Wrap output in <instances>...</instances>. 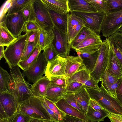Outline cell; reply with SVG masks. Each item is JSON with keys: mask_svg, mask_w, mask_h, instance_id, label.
Returning <instances> with one entry per match:
<instances>
[{"mask_svg": "<svg viewBox=\"0 0 122 122\" xmlns=\"http://www.w3.org/2000/svg\"><path fill=\"white\" fill-rule=\"evenodd\" d=\"M10 73L11 79L8 91L14 96L17 109L20 102L34 96L31 91V85L25 80L18 66L10 69Z\"/></svg>", "mask_w": 122, "mask_h": 122, "instance_id": "6da1fadb", "label": "cell"}, {"mask_svg": "<svg viewBox=\"0 0 122 122\" xmlns=\"http://www.w3.org/2000/svg\"><path fill=\"white\" fill-rule=\"evenodd\" d=\"M86 87L91 98L97 102L109 113L122 116V105L117 98L109 95L102 86L98 89Z\"/></svg>", "mask_w": 122, "mask_h": 122, "instance_id": "7a4b0ae2", "label": "cell"}, {"mask_svg": "<svg viewBox=\"0 0 122 122\" xmlns=\"http://www.w3.org/2000/svg\"><path fill=\"white\" fill-rule=\"evenodd\" d=\"M17 111L23 112L32 118L43 120L52 121L41 100L35 96L30 97L20 102Z\"/></svg>", "mask_w": 122, "mask_h": 122, "instance_id": "3957f363", "label": "cell"}, {"mask_svg": "<svg viewBox=\"0 0 122 122\" xmlns=\"http://www.w3.org/2000/svg\"><path fill=\"white\" fill-rule=\"evenodd\" d=\"M26 33L17 37L4 50V58L10 69L18 66L28 43Z\"/></svg>", "mask_w": 122, "mask_h": 122, "instance_id": "277c9868", "label": "cell"}, {"mask_svg": "<svg viewBox=\"0 0 122 122\" xmlns=\"http://www.w3.org/2000/svg\"><path fill=\"white\" fill-rule=\"evenodd\" d=\"M109 45L106 39L104 40L99 50V54L94 69L91 74L98 84L101 81L102 77L108 65Z\"/></svg>", "mask_w": 122, "mask_h": 122, "instance_id": "5b68a950", "label": "cell"}, {"mask_svg": "<svg viewBox=\"0 0 122 122\" xmlns=\"http://www.w3.org/2000/svg\"><path fill=\"white\" fill-rule=\"evenodd\" d=\"M122 26V9L108 12L105 14L102 24L101 31L106 38L116 32Z\"/></svg>", "mask_w": 122, "mask_h": 122, "instance_id": "8992f818", "label": "cell"}, {"mask_svg": "<svg viewBox=\"0 0 122 122\" xmlns=\"http://www.w3.org/2000/svg\"><path fill=\"white\" fill-rule=\"evenodd\" d=\"M48 62L43 52L40 53L35 62L22 73L29 82L34 83L45 74Z\"/></svg>", "mask_w": 122, "mask_h": 122, "instance_id": "52a82bcc", "label": "cell"}, {"mask_svg": "<svg viewBox=\"0 0 122 122\" xmlns=\"http://www.w3.org/2000/svg\"><path fill=\"white\" fill-rule=\"evenodd\" d=\"M34 4L35 21L41 29L47 31L52 29L54 26L48 9L41 0H34Z\"/></svg>", "mask_w": 122, "mask_h": 122, "instance_id": "ba28073f", "label": "cell"}, {"mask_svg": "<svg viewBox=\"0 0 122 122\" xmlns=\"http://www.w3.org/2000/svg\"><path fill=\"white\" fill-rule=\"evenodd\" d=\"M2 18L7 29L15 37L20 36L25 30L26 22L23 17L22 10L16 13L7 14Z\"/></svg>", "mask_w": 122, "mask_h": 122, "instance_id": "9c48e42d", "label": "cell"}, {"mask_svg": "<svg viewBox=\"0 0 122 122\" xmlns=\"http://www.w3.org/2000/svg\"><path fill=\"white\" fill-rule=\"evenodd\" d=\"M72 12L81 17L85 22V26L99 35L105 13L98 12L93 13Z\"/></svg>", "mask_w": 122, "mask_h": 122, "instance_id": "30bf717a", "label": "cell"}, {"mask_svg": "<svg viewBox=\"0 0 122 122\" xmlns=\"http://www.w3.org/2000/svg\"><path fill=\"white\" fill-rule=\"evenodd\" d=\"M85 26V22L80 16L72 12L68 14L66 34L69 45L71 46L73 40Z\"/></svg>", "mask_w": 122, "mask_h": 122, "instance_id": "8fae6325", "label": "cell"}, {"mask_svg": "<svg viewBox=\"0 0 122 122\" xmlns=\"http://www.w3.org/2000/svg\"><path fill=\"white\" fill-rule=\"evenodd\" d=\"M52 30L54 36L53 45L59 56L66 58L69 56L71 48L68 43L66 34L62 33L54 27Z\"/></svg>", "mask_w": 122, "mask_h": 122, "instance_id": "7c38bea8", "label": "cell"}, {"mask_svg": "<svg viewBox=\"0 0 122 122\" xmlns=\"http://www.w3.org/2000/svg\"><path fill=\"white\" fill-rule=\"evenodd\" d=\"M72 81L80 83L86 87L97 89L99 88L98 83L90 72L83 66L70 77L66 78L67 83Z\"/></svg>", "mask_w": 122, "mask_h": 122, "instance_id": "4fadbf2b", "label": "cell"}, {"mask_svg": "<svg viewBox=\"0 0 122 122\" xmlns=\"http://www.w3.org/2000/svg\"><path fill=\"white\" fill-rule=\"evenodd\" d=\"M103 43L99 35L93 31L78 45L73 48L76 51L91 52L98 50Z\"/></svg>", "mask_w": 122, "mask_h": 122, "instance_id": "5bb4252c", "label": "cell"}, {"mask_svg": "<svg viewBox=\"0 0 122 122\" xmlns=\"http://www.w3.org/2000/svg\"><path fill=\"white\" fill-rule=\"evenodd\" d=\"M66 63V58L58 56L48 62L45 75L47 77L52 76H65Z\"/></svg>", "mask_w": 122, "mask_h": 122, "instance_id": "9a60e30c", "label": "cell"}, {"mask_svg": "<svg viewBox=\"0 0 122 122\" xmlns=\"http://www.w3.org/2000/svg\"><path fill=\"white\" fill-rule=\"evenodd\" d=\"M0 106L5 112L8 118L17 111L14 97L8 91L0 93Z\"/></svg>", "mask_w": 122, "mask_h": 122, "instance_id": "2e32d148", "label": "cell"}, {"mask_svg": "<svg viewBox=\"0 0 122 122\" xmlns=\"http://www.w3.org/2000/svg\"><path fill=\"white\" fill-rule=\"evenodd\" d=\"M47 8L61 14L71 12L68 0H41Z\"/></svg>", "mask_w": 122, "mask_h": 122, "instance_id": "e0dca14e", "label": "cell"}, {"mask_svg": "<svg viewBox=\"0 0 122 122\" xmlns=\"http://www.w3.org/2000/svg\"><path fill=\"white\" fill-rule=\"evenodd\" d=\"M107 68L108 72L111 75L119 78H122V68L121 65L113 50L110 45Z\"/></svg>", "mask_w": 122, "mask_h": 122, "instance_id": "ac0fdd59", "label": "cell"}, {"mask_svg": "<svg viewBox=\"0 0 122 122\" xmlns=\"http://www.w3.org/2000/svg\"><path fill=\"white\" fill-rule=\"evenodd\" d=\"M55 104L66 115L77 117L89 122L84 114L69 104L63 98Z\"/></svg>", "mask_w": 122, "mask_h": 122, "instance_id": "d6986e66", "label": "cell"}, {"mask_svg": "<svg viewBox=\"0 0 122 122\" xmlns=\"http://www.w3.org/2000/svg\"><path fill=\"white\" fill-rule=\"evenodd\" d=\"M99 50L88 52L76 51L78 56L82 59L83 66L90 73L95 67L98 55Z\"/></svg>", "mask_w": 122, "mask_h": 122, "instance_id": "ffe728a7", "label": "cell"}, {"mask_svg": "<svg viewBox=\"0 0 122 122\" xmlns=\"http://www.w3.org/2000/svg\"><path fill=\"white\" fill-rule=\"evenodd\" d=\"M113 50L122 68V34L117 32L107 39Z\"/></svg>", "mask_w": 122, "mask_h": 122, "instance_id": "44dd1931", "label": "cell"}, {"mask_svg": "<svg viewBox=\"0 0 122 122\" xmlns=\"http://www.w3.org/2000/svg\"><path fill=\"white\" fill-rule=\"evenodd\" d=\"M65 76L66 78L70 77L83 66L81 58L78 56H68L66 58Z\"/></svg>", "mask_w": 122, "mask_h": 122, "instance_id": "7402d4cb", "label": "cell"}, {"mask_svg": "<svg viewBox=\"0 0 122 122\" xmlns=\"http://www.w3.org/2000/svg\"><path fill=\"white\" fill-rule=\"evenodd\" d=\"M71 12L84 13L98 12L86 0H68Z\"/></svg>", "mask_w": 122, "mask_h": 122, "instance_id": "603a6c76", "label": "cell"}, {"mask_svg": "<svg viewBox=\"0 0 122 122\" xmlns=\"http://www.w3.org/2000/svg\"><path fill=\"white\" fill-rule=\"evenodd\" d=\"M50 83L49 79L45 75L31 85V91L36 97H45L47 88Z\"/></svg>", "mask_w": 122, "mask_h": 122, "instance_id": "cb8c5ba5", "label": "cell"}, {"mask_svg": "<svg viewBox=\"0 0 122 122\" xmlns=\"http://www.w3.org/2000/svg\"><path fill=\"white\" fill-rule=\"evenodd\" d=\"M48 10L55 27L64 34H66L68 16V13L61 14Z\"/></svg>", "mask_w": 122, "mask_h": 122, "instance_id": "d4e9b609", "label": "cell"}, {"mask_svg": "<svg viewBox=\"0 0 122 122\" xmlns=\"http://www.w3.org/2000/svg\"><path fill=\"white\" fill-rule=\"evenodd\" d=\"M65 88L61 87L50 84L47 88L45 97L55 103L63 97Z\"/></svg>", "mask_w": 122, "mask_h": 122, "instance_id": "484cf974", "label": "cell"}, {"mask_svg": "<svg viewBox=\"0 0 122 122\" xmlns=\"http://www.w3.org/2000/svg\"><path fill=\"white\" fill-rule=\"evenodd\" d=\"M109 113L104 109L101 111H96L89 105L85 115L89 122H100L103 121Z\"/></svg>", "mask_w": 122, "mask_h": 122, "instance_id": "4316f807", "label": "cell"}, {"mask_svg": "<svg viewBox=\"0 0 122 122\" xmlns=\"http://www.w3.org/2000/svg\"><path fill=\"white\" fill-rule=\"evenodd\" d=\"M17 39L10 32L4 21L0 23V46H8Z\"/></svg>", "mask_w": 122, "mask_h": 122, "instance_id": "83f0119b", "label": "cell"}, {"mask_svg": "<svg viewBox=\"0 0 122 122\" xmlns=\"http://www.w3.org/2000/svg\"><path fill=\"white\" fill-rule=\"evenodd\" d=\"M74 94L76 101L82 107L86 113L91 98L85 86L84 85L79 90L74 93Z\"/></svg>", "mask_w": 122, "mask_h": 122, "instance_id": "f1b7e54d", "label": "cell"}, {"mask_svg": "<svg viewBox=\"0 0 122 122\" xmlns=\"http://www.w3.org/2000/svg\"><path fill=\"white\" fill-rule=\"evenodd\" d=\"M54 37L52 29L48 31L41 29L39 30L38 45L42 50L52 42Z\"/></svg>", "mask_w": 122, "mask_h": 122, "instance_id": "f546056e", "label": "cell"}, {"mask_svg": "<svg viewBox=\"0 0 122 122\" xmlns=\"http://www.w3.org/2000/svg\"><path fill=\"white\" fill-rule=\"evenodd\" d=\"M42 50L38 45L26 59L20 61L18 66L23 71L27 69L35 62Z\"/></svg>", "mask_w": 122, "mask_h": 122, "instance_id": "4dcf8cb0", "label": "cell"}, {"mask_svg": "<svg viewBox=\"0 0 122 122\" xmlns=\"http://www.w3.org/2000/svg\"><path fill=\"white\" fill-rule=\"evenodd\" d=\"M32 0H11L10 6L7 11L8 14L18 12L30 4Z\"/></svg>", "mask_w": 122, "mask_h": 122, "instance_id": "1f68e13d", "label": "cell"}, {"mask_svg": "<svg viewBox=\"0 0 122 122\" xmlns=\"http://www.w3.org/2000/svg\"><path fill=\"white\" fill-rule=\"evenodd\" d=\"M11 79L10 73L0 67V93L8 91Z\"/></svg>", "mask_w": 122, "mask_h": 122, "instance_id": "d6a6232c", "label": "cell"}, {"mask_svg": "<svg viewBox=\"0 0 122 122\" xmlns=\"http://www.w3.org/2000/svg\"><path fill=\"white\" fill-rule=\"evenodd\" d=\"M34 0L22 10V15L25 21H35V13L34 6Z\"/></svg>", "mask_w": 122, "mask_h": 122, "instance_id": "836d02e7", "label": "cell"}, {"mask_svg": "<svg viewBox=\"0 0 122 122\" xmlns=\"http://www.w3.org/2000/svg\"><path fill=\"white\" fill-rule=\"evenodd\" d=\"M92 31L85 26L72 41L71 43V48L73 49L78 45L87 38Z\"/></svg>", "mask_w": 122, "mask_h": 122, "instance_id": "e575fe53", "label": "cell"}, {"mask_svg": "<svg viewBox=\"0 0 122 122\" xmlns=\"http://www.w3.org/2000/svg\"><path fill=\"white\" fill-rule=\"evenodd\" d=\"M122 81V78H120L115 82L107 84L101 82L102 86L106 92L110 95L115 98H117L116 90Z\"/></svg>", "mask_w": 122, "mask_h": 122, "instance_id": "d590c367", "label": "cell"}, {"mask_svg": "<svg viewBox=\"0 0 122 122\" xmlns=\"http://www.w3.org/2000/svg\"><path fill=\"white\" fill-rule=\"evenodd\" d=\"M97 12L105 14L108 12V3L106 0H86Z\"/></svg>", "mask_w": 122, "mask_h": 122, "instance_id": "8d00e7d4", "label": "cell"}, {"mask_svg": "<svg viewBox=\"0 0 122 122\" xmlns=\"http://www.w3.org/2000/svg\"><path fill=\"white\" fill-rule=\"evenodd\" d=\"M63 98L69 104L85 115L86 113L85 112L82 107L76 101L74 93L69 92L65 93Z\"/></svg>", "mask_w": 122, "mask_h": 122, "instance_id": "74e56055", "label": "cell"}, {"mask_svg": "<svg viewBox=\"0 0 122 122\" xmlns=\"http://www.w3.org/2000/svg\"><path fill=\"white\" fill-rule=\"evenodd\" d=\"M48 78L51 85L64 88L66 87V78L65 76H52Z\"/></svg>", "mask_w": 122, "mask_h": 122, "instance_id": "f35d334b", "label": "cell"}, {"mask_svg": "<svg viewBox=\"0 0 122 122\" xmlns=\"http://www.w3.org/2000/svg\"><path fill=\"white\" fill-rule=\"evenodd\" d=\"M31 118L23 112L17 111L8 119V122H27Z\"/></svg>", "mask_w": 122, "mask_h": 122, "instance_id": "ab89813d", "label": "cell"}, {"mask_svg": "<svg viewBox=\"0 0 122 122\" xmlns=\"http://www.w3.org/2000/svg\"><path fill=\"white\" fill-rule=\"evenodd\" d=\"M43 50V53L48 62L54 59L59 56L52 42L46 47Z\"/></svg>", "mask_w": 122, "mask_h": 122, "instance_id": "60d3db41", "label": "cell"}, {"mask_svg": "<svg viewBox=\"0 0 122 122\" xmlns=\"http://www.w3.org/2000/svg\"><path fill=\"white\" fill-rule=\"evenodd\" d=\"M106 0L108 3V12L117 11L122 9V0Z\"/></svg>", "mask_w": 122, "mask_h": 122, "instance_id": "b9f144b4", "label": "cell"}, {"mask_svg": "<svg viewBox=\"0 0 122 122\" xmlns=\"http://www.w3.org/2000/svg\"><path fill=\"white\" fill-rule=\"evenodd\" d=\"M44 98L49 108L59 117L61 120L66 115L58 108L55 103L45 97H44Z\"/></svg>", "mask_w": 122, "mask_h": 122, "instance_id": "7bdbcfd3", "label": "cell"}, {"mask_svg": "<svg viewBox=\"0 0 122 122\" xmlns=\"http://www.w3.org/2000/svg\"><path fill=\"white\" fill-rule=\"evenodd\" d=\"M39 30L26 32L27 35V43L33 42L37 45H38L39 38Z\"/></svg>", "mask_w": 122, "mask_h": 122, "instance_id": "ee69618b", "label": "cell"}, {"mask_svg": "<svg viewBox=\"0 0 122 122\" xmlns=\"http://www.w3.org/2000/svg\"><path fill=\"white\" fill-rule=\"evenodd\" d=\"M84 85L76 82L72 81L67 83L66 87L65 88V93L69 92L74 93L79 90Z\"/></svg>", "mask_w": 122, "mask_h": 122, "instance_id": "f6af8a7d", "label": "cell"}, {"mask_svg": "<svg viewBox=\"0 0 122 122\" xmlns=\"http://www.w3.org/2000/svg\"><path fill=\"white\" fill-rule=\"evenodd\" d=\"M120 78L110 74L107 68L102 76L101 81L107 84H112L117 81Z\"/></svg>", "mask_w": 122, "mask_h": 122, "instance_id": "bcb514c9", "label": "cell"}, {"mask_svg": "<svg viewBox=\"0 0 122 122\" xmlns=\"http://www.w3.org/2000/svg\"><path fill=\"white\" fill-rule=\"evenodd\" d=\"M37 46L33 42L28 43L20 61L26 59Z\"/></svg>", "mask_w": 122, "mask_h": 122, "instance_id": "7dc6e473", "label": "cell"}, {"mask_svg": "<svg viewBox=\"0 0 122 122\" xmlns=\"http://www.w3.org/2000/svg\"><path fill=\"white\" fill-rule=\"evenodd\" d=\"M44 97H38L41 100L43 106L50 115L52 121L55 122H59L61 120L60 117L49 108L45 102Z\"/></svg>", "mask_w": 122, "mask_h": 122, "instance_id": "c3c4849f", "label": "cell"}, {"mask_svg": "<svg viewBox=\"0 0 122 122\" xmlns=\"http://www.w3.org/2000/svg\"><path fill=\"white\" fill-rule=\"evenodd\" d=\"M41 29L35 21H30L26 22L25 25V30L26 32L39 30Z\"/></svg>", "mask_w": 122, "mask_h": 122, "instance_id": "681fc988", "label": "cell"}, {"mask_svg": "<svg viewBox=\"0 0 122 122\" xmlns=\"http://www.w3.org/2000/svg\"><path fill=\"white\" fill-rule=\"evenodd\" d=\"M59 122H88L80 118L72 116L66 115Z\"/></svg>", "mask_w": 122, "mask_h": 122, "instance_id": "f907efd6", "label": "cell"}, {"mask_svg": "<svg viewBox=\"0 0 122 122\" xmlns=\"http://www.w3.org/2000/svg\"><path fill=\"white\" fill-rule=\"evenodd\" d=\"M89 105L95 110L101 111L104 109L95 100L91 98Z\"/></svg>", "mask_w": 122, "mask_h": 122, "instance_id": "816d5d0a", "label": "cell"}, {"mask_svg": "<svg viewBox=\"0 0 122 122\" xmlns=\"http://www.w3.org/2000/svg\"><path fill=\"white\" fill-rule=\"evenodd\" d=\"M111 122H122V116L109 113L107 116Z\"/></svg>", "mask_w": 122, "mask_h": 122, "instance_id": "f5cc1de1", "label": "cell"}, {"mask_svg": "<svg viewBox=\"0 0 122 122\" xmlns=\"http://www.w3.org/2000/svg\"><path fill=\"white\" fill-rule=\"evenodd\" d=\"M4 46H0V60L3 58L5 57L4 50Z\"/></svg>", "mask_w": 122, "mask_h": 122, "instance_id": "db71d44e", "label": "cell"}, {"mask_svg": "<svg viewBox=\"0 0 122 122\" xmlns=\"http://www.w3.org/2000/svg\"><path fill=\"white\" fill-rule=\"evenodd\" d=\"M116 92L117 94L122 95V81L117 88Z\"/></svg>", "mask_w": 122, "mask_h": 122, "instance_id": "11a10c76", "label": "cell"}, {"mask_svg": "<svg viewBox=\"0 0 122 122\" xmlns=\"http://www.w3.org/2000/svg\"><path fill=\"white\" fill-rule=\"evenodd\" d=\"M27 122H44V120L31 118Z\"/></svg>", "mask_w": 122, "mask_h": 122, "instance_id": "9f6ffc18", "label": "cell"}, {"mask_svg": "<svg viewBox=\"0 0 122 122\" xmlns=\"http://www.w3.org/2000/svg\"><path fill=\"white\" fill-rule=\"evenodd\" d=\"M117 99L122 105V95L117 94Z\"/></svg>", "mask_w": 122, "mask_h": 122, "instance_id": "6f0895ef", "label": "cell"}, {"mask_svg": "<svg viewBox=\"0 0 122 122\" xmlns=\"http://www.w3.org/2000/svg\"><path fill=\"white\" fill-rule=\"evenodd\" d=\"M0 122H8V118L0 119Z\"/></svg>", "mask_w": 122, "mask_h": 122, "instance_id": "680465c9", "label": "cell"}, {"mask_svg": "<svg viewBox=\"0 0 122 122\" xmlns=\"http://www.w3.org/2000/svg\"><path fill=\"white\" fill-rule=\"evenodd\" d=\"M117 31L119 32L122 34V26L118 29Z\"/></svg>", "mask_w": 122, "mask_h": 122, "instance_id": "91938a15", "label": "cell"}, {"mask_svg": "<svg viewBox=\"0 0 122 122\" xmlns=\"http://www.w3.org/2000/svg\"><path fill=\"white\" fill-rule=\"evenodd\" d=\"M44 122H55L51 120H44Z\"/></svg>", "mask_w": 122, "mask_h": 122, "instance_id": "94428289", "label": "cell"}]
</instances>
